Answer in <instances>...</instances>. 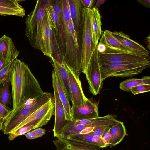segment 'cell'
Wrapping results in <instances>:
<instances>
[{
  "label": "cell",
  "mask_w": 150,
  "mask_h": 150,
  "mask_svg": "<svg viewBox=\"0 0 150 150\" xmlns=\"http://www.w3.org/2000/svg\"><path fill=\"white\" fill-rule=\"evenodd\" d=\"M91 11V9L84 7L82 10L81 56L82 72L84 74L97 46L94 44L92 38Z\"/></svg>",
  "instance_id": "cell-6"
},
{
  "label": "cell",
  "mask_w": 150,
  "mask_h": 150,
  "mask_svg": "<svg viewBox=\"0 0 150 150\" xmlns=\"http://www.w3.org/2000/svg\"><path fill=\"white\" fill-rule=\"evenodd\" d=\"M55 74L52 73V83L55 104V121L53 132L54 137H60L64 127L69 121L66 120L64 109L58 93L55 79Z\"/></svg>",
  "instance_id": "cell-9"
},
{
  "label": "cell",
  "mask_w": 150,
  "mask_h": 150,
  "mask_svg": "<svg viewBox=\"0 0 150 150\" xmlns=\"http://www.w3.org/2000/svg\"><path fill=\"white\" fill-rule=\"evenodd\" d=\"M146 42L147 43V47L149 49H150V35H149L148 36H147L146 37Z\"/></svg>",
  "instance_id": "cell-43"
},
{
  "label": "cell",
  "mask_w": 150,
  "mask_h": 150,
  "mask_svg": "<svg viewBox=\"0 0 150 150\" xmlns=\"http://www.w3.org/2000/svg\"><path fill=\"white\" fill-rule=\"evenodd\" d=\"M10 83H5L0 86V103L7 108L10 103Z\"/></svg>",
  "instance_id": "cell-24"
},
{
  "label": "cell",
  "mask_w": 150,
  "mask_h": 150,
  "mask_svg": "<svg viewBox=\"0 0 150 150\" xmlns=\"http://www.w3.org/2000/svg\"><path fill=\"white\" fill-rule=\"evenodd\" d=\"M71 114L73 121L99 117L98 105L88 98L82 104L77 106L72 105Z\"/></svg>",
  "instance_id": "cell-12"
},
{
  "label": "cell",
  "mask_w": 150,
  "mask_h": 150,
  "mask_svg": "<svg viewBox=\"0 0 150 150\" xmlns=\"http://www.w3.org/2000/svg\"><path fill=\"white\" fill-rule=\"evenodd\" d=\"M19 52L11 38L4 35L0 38V59L10 63L17 59Z\"/></svg>",
  "instance_id": "cell-17"
},
{
  "label": "cell",
  "mask_w": 150,
  "mask_h": 150,
  "mask_svg": "<svg viewBox=\"0 0 150 150\" xmlns=\"http://www.w3.org/2000/svg\"><path fill=\"white\" fill-rule=\"evenodd\" d=\"M54 68V71L69 101H72L69 79L67 68L62 66L53 57L50 58Z\"/></svg>",
  "instance_id": "cell-19"
},
{
  "label": "cell",
  "mask_w": 150,
  "mask_h": 150,
  "mask_svg": "<svg viewBox=\"0 0 150 150\" xmlns=\"http://www.w3.org/2000/svg\"><path fill=\"white\" fill-rule=\"evenodd\" d=\"M98 58L100 66L109 63L118 62H150L148 57L127 52L108 54L98 52Z\"/></svg>",
  "instance_id": "cell-11"
},
{
  "label": "cell",
  "mask_w": 150,
  "mask_h": 150,
  "mask_svg": "<svg viewBox=\"0 0 150 150\" xmlns=\"http://www.w3.org/2000/svg\"><path fill=\"white\" fill-rule=\"evenodd\" d=\"M53 97L51 93H44L40 96L30 99L14 110L6 119L4 125L3 132L9 134L25 119Z\"/></svg>",
  "instance_id": "cell-4"
},
{
  "label": "cell",
  "mask_w": 150,
  "mask_h": 150,
  "mask_svg": "<svg viewBox=\"0 0 150 150\" xmlns=\"http://www.w3.org/2000/svg\"><path fill=\"white\" fill-rule=\"evenodd\" d=\"M47 9L54 25L56 36L63 58L66 53V46L62 23L59 20L54 11L52 2L47 7Z\"/></svg>",
  "instance_id": "cell-18"
},
{
  "label": "cell",
  "mask_w": 150,
  "mask_h": 150,
  "mask_svg": "<svg viewBox=\"0 0 150 150\" xmlns=\"http://www.w3.org/2000/svg\"><path fill=\"white\" fill-rule=\"evenodd\" d=\"M83 6L85 8L91 9L94 6L96 1L95 0H80Z\"/></svg>",
  "instance_id": "cell-36"
},
{
  "label": "cell",
  "mask_w": 150,
  "mask_h": 150,
  "mask_svg": "<svg viewBox=\"0 0 150 150\" xmlns=\"http://www.w3.org/2000/svg\"><path fill=\"white\" fill-rule=\"evenodd\" d=\"M36 129V125L33 122H30L10 132L8 134V138L10 141H12L18 136L24 134Z\"/></svg>",
  "instance_id": "cell-25"
},
{
  "label": "cell",
  "mask_w": 150,
  "mask_h": 150,
  "mask_svg": "<svg viewBox=\"0 0 150 150\" xmlns=\"http://www.w3.org/2000/svg\"><path fill=\"white\" fill-rule=\"evenodd\" d=\"M111 126L109 125H105L96 127L94 128L93 132L95 134L101 137Z\"/></svg>",
  "instance_id": "cell-34"
},
{
  "label": "cell",
  "mask_w": 150,
  "mask_h": 150,
  "mask_svg": "<svg viewBox=\"0 0 150 150\" xmlns=\"http://www.w3.org/2000/svg\"><path fill=\"white\" fill-rule=\"evenodd\" d=\"M52 142L56 150H103L96 146L61 137H56Z\"/></svg>",
  "instance_id": "cell-15"
},
{
  "label": "cell",
  "mask_w": 150,
  "mask_h": 150,
  "mask_svg": "<svg viewBox=\"0 0 150 150\" xmlns=\"http://www.w3.org/2000/svg\"><path fill=\"white\" fill-rule=\"evenodd\" d=\"M37 134L38 137H42L44 135L46 132V130L40 127L33 130Z\"/></svg>",
  "instance_id": "cell-38"
},
{
  "label": "cell",
  "mask_w": 150,
  "mask_h": 150,
  "mask_svg": "<svg viewBox=\"0 0 150 150\" xmlns=\"http://www.w3.org/2000/svg\"><path fill=\"white\" fill-rule=\"evenodd\" d=\"M105 1V0H97L93 7L96 8H98L102 4H103Z\"/></svg>",
  "instance_id": "cell-42"
},
{
  "label": "cell",
  "mask_w": 150,
  "mask_h": 150,
  "mask_svg": "<svg viewBox=\"0 0 150 150\" xmlns=\"http://www.w3.org/2000/svg\"><path fill=\"white\" fill-rule=\"evenodd\" d=\"M9 63L10 62H8L4 59H0V71Z\"/></svg>",
  "instance_id": "cell-41"
},
{
  "label": "cell",
  "mask_w": 150,
  "mask_h": 150,
  "mask_svg": "<svg viewBox=\"0 0 150 150\" xmlns=\"http://www.w3.org/2000/svg\"><path fill=\"white\" fill-rule=\"evenodd\" d=\"M137 1L144 6L150 8V0H137Z\"/></svg>",
  "instance_id": "cell-39"
},
{
  "label": "cell",
  "mask_w": 150,
  "mask_h": 150,
  "mask_svg": "<svg viewBox=\"0 0 150 150\" xmlns=\"http://www.w3.org/2000/svg\"><path fill=\"white\" fill-rule=\"evenodd\" d=\"M13 62L8 64L0 71V86L7 82H10Z\"/></svg>",
  "instance_id": "cell-28"
},
{
  "label": "cell",
  "mask_w": 150,
  "mask_h": 150,
  "mask_svg": "<svg viewBox=\"0 0 150 150\" xmlns=\"http://www.w3.org/2000/svg\"><path fill=\"white\" fill-rule=\"evenodd\" d=\"M55 79L59 95L64 109L66 120L68 121H73L71 114V107L69 100L55 74Z\"/></svg>",
  "instance_id": "cell-23"
},
{
  "label": "cell",
  "mask_w": 150,
  "mask_h": 150,
  "mask_svg": "<svg viewBox=\"0 0 150 150\" xmlns=\"http://www.w3.org/2000/svg\"><path fill=\"white\" fill-rule=\"evenodd\" d=\"M150 63L114 62L100 66L101 78L103 81L109 77H131L141 73L150 67Z\"/></svg>",
  "instance_id": "cell-5"
},
{
  "label": "cell",
  "mask_w": 150,
  "mask_h": 150,
  "mask_svg": "<svg viewBox=\"0 0 150 150\" xmlns=\"http://www.w3.org/2000/svg\"><path fill=\"white\" fill-rule=\"evenodd\" d=\"M92 133L93 141L95 144V146L99 147L100 148H106V146L105 143L102 137L95 134L93 131Z\"/></svg>",
  "instance_id": "cell-33"
},
{
  "label": "cell",
  "mask_w": 150,
  "mask_h": 150,
  "mask_svg": "<svg viewBox=\"0 0 150 150\" xmlns=\"http://www.w3.org/2000/svg\"><path fill=\"white\" fill-rule=\"evenodd\" d=\"M68 2L71 19L79 41L83 7L80 0H68Z\"/></svg>",
  "instance_id": "cell-20"
},
{
  "label": "cell",
  "mask_w": 150,
  "mask_h": 150,
  "mask_svg": "<svg viewBox=\"0 0 150 150\" xmlns=\"http://www.w3.org/2000/svg\"><path fill=\"white\" fill-rule=\"evenodd\" d=\"M67 69L69 79L72 105L78 106L85 103L88 98L84 93L79 78L76 76L67 65Z\"/></svg>",
  "instance_id": "cell-14"
},
{
  "label": "cell",
  "mask_w": 150,
  "mask_h": 150,
  "mask_svg": "<svg viewBox=\"0 0 150 150\" xmlns=\"http://www.w3.org/2000/svg\"><path fill=\"white\" fill-rule=\"evenodd\" d=\"M13 110H10L0 103V130L3 131L4 123Z\"/></svg>",
  "instance_id": "cell-29"
},
{
  "label": "cell",
  "mask_w": 150,
  "mask_h": 150,
  "mask_svg": "<svg viewBox=\"0 0 150 150\" xmlns=\"http://www.w3.org/2000/svg\"><path fill=\"white\" fill-rule=\"evenodd\" d=\"M141 84H142L141 79L132 78L121 82L119 85V88L122 90L129 92L130 91L131 88Z\"/></svg>",
  "instance_id": "cell-27"
},
{
  "label": "cell",
  "mask_w": 150,
  "mask_h": 150,
  "mask_svg": "<svg viewBox=\"0 0 150 150\" xmlns=\"http://www.w3.org/2000/svg\"><path fill=\"white\" fill-rule=\"evenodd\" d=\"M25 11L23 7L21 8H8L0 6V15L15 16L20 17H24Z\"/></svg>",
  "instance_id": "cell-26"
},
{
  "label": "cell",
  "mask_w": 150,
  "mask_h": 150,
  "mask_svg": "<svg viewBox=\"0 0 150 150\" xmlns=\"http://www.w3.org/2000/svg\"><path fill=\"white\" fill-rule=\"evenodd\" d=\"M53 0H38L33 10L25 18V35L32 47L42 50L43 19L46 12L47 7Z\"/></svg>",
  "instance_id": "cell-3"
},
{
  "label": "cell",
  "mask_w": 150,
  "mask_h": 150,
  "mask_svg": "<svg viewBox=\"0 0 150 150\" xmlns=\"http://www.w3.org/2000/svg\"><path fill=\"white\" fill-rule=\"evenodd\" d=\"M109 129L106 131L101 137L105 143L106 147L108 146L110 147L112 140V137L110 132Z\"/></svg>",
  "instance_id": "cell-35"
},
{
  "label": "cell",
  "mask_w": 150,
  "mask_h": 150,
  "mask_svg": "<svg viewBox=\"0 0 150 150\" xmlns=\"http://www.w3.org/2000/svg\"><path fill=\"white\" fill-rule=\"evenodd\" d=\"M97 46L95 50L85 73L89 84V89L93 95L98 94L102 88L100 65Z\"/></svg>",
  "instance_id": "cell-7"
},
{
  "label": "cell",
  "mask_w": 150,
  "mask_h": 150,
  "mask_svg": "<svg viewBox=\"0 0 150 150\" xmlns=\"http://www.w3.org/2000/svg\"><path fill=\"white\" fill-rule=\"evenodd\" d=\"M62 6L63 21L66 53L63 59L67 64L76 76L79 78L82 72L81 50L75 45L73 36L69 27L71 19L68 0H61Z\"/></svg>",
  "instance_id": "cell-2"
},
{
  "label": "cell",
  "mask_w": 150,
  "mask_h": 150,
  "mask_svg": "<svg viewBox=\"0 0 150 150\" xmlns=\"http://www.w3.org/2000/svg\"><path fill=\"white\" fill-rule=\"evenodd\" d=\"M20 1L16 0H0V6L8 8L23 7L19 3Z\"/></svg>",
  "instance_id": "cell-30"
},
{
  "label": "cell",
  "mask_w": 150,
  "mask_h": 150,
  "mask_svg": "<svg viewBox=\"0 0 150 150\" xmlns=\"http://www.w3.org/2000/svg\"><path fill=\"white\" fill-rule=\"evenodd\" d=\"M141 79L142 84L150 85V77L149 76H144Z\"/></svg>",
  "instance_id": "cell-40"
},
{
  "label": "cell",
  "mask_w": 150,
  "mask_h": 150,
  "mask_svg": "<svg viewBox=\"0 0 150 150\" xmlns=\"http://www.w3.org/2000/svg\"><path fill=\"white\" fill-rule=\"evenodd\" d=\"M99 43L102 44L105 46V51L103 54L123 52L132 53L130 50L124 46L109 30H106L103 32Z\"/></svg>",
  "instance_id": "cell-13"
},
{
  "label": "cell",
  "mask_w": 150,
  "mask_h": 150,
  "mask_svg": "<svg viewBox=\"0 0 150 150\" xmlns=\"http://www.w3.org/2000/svg\"><path fill=\"white\" fill-rule=\"evenodd\" d=\"M24 135L29 139H33L39 138L34 130L29 132Z\"/></svg>",
  "instance_id": "cell-37"
},
{
  "label": "cell",
  "mask_w": 150,
  "mask_h": 150,
  "mask_svg": "<svg viewBox=\"0 0 150 150\" xmlns=\"http://www.w3.org/2000/svg\"><path fill=\"white\" fill-rule=\"evenodd\" d=\"M52 5L55 13L60 21L62 23L63 15L61 0H53Z\"/></svg>",
  "instance_id": "cell-31"
},
{
  "label": "cell",
  "mask_w": 150,
  "mask_h": 150,
  "mask_svg": "<svg viewBox=\"0 0 150 150\" xmlns=\"http://www.w3.org/2000/svg\"><path fill=\"white\" fill-rule=\"evenodd\" d=\"M91 21L93 40L97 46L102 33L101 16L98 8L93 7L91 9Z\"/></svg>",
  "instance_id": "cell-21"
},
{
  "label": "cell",
  "mask_w": 150,
  "mask_h": 150,
  "mask_svg": "<svg viewBox=\"0 0 150 150\" xmlns=\"http://www.w3.org/2000/svg\"><path fill=\"white\" fill-rule=\"evenodd\" d=\"M10 83L13 110L28 99L38 97L44 92L28 65L17 59L13 61Z\"/></svg>",
  "instance_id": "cell-1"
},
{
  "label": "cell",
  "mask_w": 150,
  "mask_h": 150,
  "mask_svg": "<svg viewBox=\"0 0 150 150\" xmlns=\"http://www.w3.org/2000/svg\"><path fill=\"white\" fill-rule=\"evenodd\" d=\"M54 111L55 104L54 97L25 119L14 130L36 120L40 121L42 126L45 125L48 122L52 116L54 114Z\"/></svg>",
  "instance_id": "cell-10"
},
{
  "label": "cell",
  "mask_w": 150,
  "mask_h": 150,
  "mask_svg": "<svg viewBox=\"0 0 150 150\" xmlns=\"http://www.w3.org/2000/svg\"><path fill=\"white\" fill-rule=\"evenodd\" d=\"M110 132L112 137V140L110 147L114 146L120 143L126 134V130L122 122L118 121L110 127Z\"/></svg>",
  "instance_id": "cell-22"
},
{
  "label": "cell",
  "mask_w": 150,
  "mask_h": 150,
  "mask_svg": "<svg viewBox=\"0 0 150 150\" xmlns=\"http://www.w3.org/2000/svg\"><path fill=\"white\" fill-rule=\"evenodd\" d=\"M46 10L43 19L41 51L44 55L50 58L52 57L54 43L57 39L51 18L47 8Z\"/></svg>",
  "instance_id": "cell-8"
},
{
  "label": "cell",
  "mask_w": 150,
  "mask_h": 150,
  "mask_svg": "<svg viewBox=\"0 0 150 150\" xmlns=\"http://www.w3.org/2000/svg\"><path fill=\"white\" fill-rule=\"evenodd\" d=\"M150 90V85H139L130 89V91L134 95L147 92L149 91Z\"/></svg>",
  "instance_id": "cell-32"
},
{
  "label": "cell",
  "mask_w": 150,
  "mask_h": 150,
  "mask_svg": "<svg viewBox=\"0 0 150 150\" xmlns=\"http://www.w3.org/2000/svg\"><path fill=\"white\" fill-rule=\"evenodd\" d=\"M112 35L124 46L129 49L132 53L148 57L149 52L143 46L130 38L122 31L111 32Z\"/></svg>",
  "instance_id": "cell-16"
}]
</instances>
